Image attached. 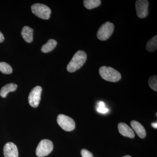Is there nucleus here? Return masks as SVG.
I'll return each instance as SVG.
<instances>
[{"label":"nucleus","instance_id":"obj_1","mask_svg":"<svg viewBox=\"0 0 157 157\" xmlns=\"http://www.w3.org/2000/svg\"><path fill=\"white\" fill-rule=\"evenodd\" d=\"M87 58L85 52L79 50L73 56L72 59L67 66V70L70 73H73L80 69L84 65Z\"/></svg>","mask_w":157,"mask_h":157},{"label":"nucleus","instance_id":"obj_2","mask_svg":"<svg viewBox=\"0 0 157 157\" xmlns=\"http://www.w3.org/2000/svg\"><path fill=\"white\" fill-rule=\"evenodd\" d=\"M99 74L101 77L107 81L116 82L121 78V73L110 67L103 66L99 69Z\"/></svg>","mask_w":157,"mask_h":157},{"label":"nucleus","instance_id":"obj_3","mask_svg":"<svg viewBox=\"0 0 157 157\" xmlns=\"http://www.w3.org/2000/svg\"><path fill=\"white\" fill-rule=\"evenodd\" d=\"M32 12L37 17L44 20L50 18L51 11L49 7L43 4L36 3L31 6Z\"/></svg>","mask_w":157,"mask_h":157},{"label":"nucleus","instance_id":"obj_4","mask_svg":"<svg viewBox=\"0 0 157 157\" xmlns=\"http://www.w3.org/2000/svg\"><path fill=\"white\" fill-rule=\"evenodd\" d=\"M53 144L51 140L44 139L39 142L36 150V154L39 157L48 155L52 151Z\"/></svg>","mask_w":157,"mask_h":157},{"label":"nucleus","instance_id":"obj_5","mask_svg":"<svg viewBox=\"0 0 157 157\" xmlns=\"http://www.w3.org/2000/svg\"><path fill=\"white\" fill-rule=\"evenodd\" d=\"M114 30V25L107 21L101 26L97 33V37L101 41H105L109 39Z\"/></svg>","mask_w":157,"mask_h":157},{"label":"nucleus","instance_id":"obj_6","mask_svg":"<svg viewBox=\"0 0 157 157\" xmlns=\"http://www.w3.org/2000/svg\"><path fill=\"white\" fill-rule=\"evenodd\" d=\"M57 121L59 126L67 132L73 131L76 126L75 121L73 119L64 114H59Z\"/></svg>","mask_w":157,"mask_h":157},{"label":"nucleus","instance_id":"obj_7","mask_svg":"<svg viewBox=\"0 0 157 157\" xmlns=\"http://www.w3.org/2000/svg\"><path fill=\"white\" fill-rule=\"evenodd\" d=\"M42 88L40 86H36L31 90L29 94V103L33 107H36L39 106L41 100Z\"/></svg>","mask_w":157,"mask_h":157},{"label":"nucleus","instance_id":"obj_8","mask_svg":"<svg viewBox=\"0 0 157 157\" xmlns=\"http://www.w3.org/2000/svg\"><path fill=\"white\" fill-rule=\"evenodd\" d=\"M149 2L147 0H137L135 3L137 16L140 18L146 17L148 15Z\"/></svg>","mask_w":157,"mask_h":157},{"label":"nucleus","instance_id":"obj_9","mask_svg":"<svg viewBox=\"0 0 157 157\" xmlns=\"http://www.w3.org/2000/svg\"><path fill=\"white\" fill-rule=\"evenodd\" d=\"M5 157H18V152L17 146L12 142H8L5 144L4 149Z\"/></svg>","mask_w":157,"mask_h":157},{"label":"nucleus","instance_id":"obj_10","mask_svg":"<svg viewBox=\"0 0 157 157\" xmlns=\"http://www.w3.org/2000/svg\"><path fill=\"white\" fill-rule=\"evenodd\" d=\"M118 128L119 133L123 136L132 138L135 137V133L133 129L126 124L120 123L118 125Z\"/></svg>","mask_w":157,"mask_h":157},{"label":"nucleus","instance_id":"obj_11","mask_svg":"<svg viewBox=\"0 0 157 157\" xmlns=\"http://www.w3.org/2000/svg\"><path fill=\"white\" fill-rule=\"evenodd\" d=\"M131 125L133 130L140 138H144L146 137V130L141 124L137 121H132L131 122Z\"/></svg>","mask_w":157,"mask_h":157},{"label":"nucleus","instance_id":"obj_12","mask_svg":"<svg viewBox=\"0 0 157 157\" xmlns=\"http://www.w3.org/2000/svg\"><path fill=\"white\" fill-rule=\"evenodd\" d=\"M33 29L28 26L23 28L21 35L23 39L28 43H31L33 41Z\"/></svg>","mask_w":157,"mask_h":157},{"label":"nucleus","instance_id":"obj_13","mask_svg":"<svg viewBox=\"0 0 157 157\" xmlns=\"http://www.w3.org/2000/svg\"><path fill=\"white\" fill-rule=\"evenodd\" d=\"M17 87V85L14 83H11L6 84L1 89L0 91V96L3 98H6L7 94L9 92L16 90Z\"/></svg>","mask_w":157,"mask_h":157},{"label":"nucleus","instance_id":"obj_14","mask_svg":"<svg viewBox=\"0 0 157 157\" xmlns=\"http://www.w3.org/2000/svg\"><path fill=\"white\" fill-rule=\"evenodd\" d=\"M57 42L54 39L48 40V42L42 46L41 51L43 53H48L53 50L56 47Z\"/></svg>","mask_w":157,"mask_h":157},{"label":"nucleus","instance_id":"obj_15","mask_svg":"<svg viewBox=\"0 0 157 157\" xmlns=\"http://www.w3.org/2000/svg\"><path fill=\"white\" fill-rule=\"evenodd\" d=\"M100 0H84L83 4L84 7L88 9H92L97 8L101 5Z\"/></svg>","mask_w":157,"mask_h":157},{"label":"nucleus","instance_id":"obj_16","mask_svg":"<svg viewBox=\"0 0 157 157\" xmlns=\"http://www.w3.org/2000/svg\"><path fill=\"white\" fill-rule=\"evenodd\" d=\"M157 48V36L156 35L150 39L147 43L146 49L150 52H152L156 50Z\"/></svg>","mask_w":157,"mask_h":157},{"label":"nucleus","instance_id":"obj_17","mask_svg":"<svg viewBox=\"0 0 157 157\" xmlns=\"http://www.w3.org/2000/svg\"><path fill=\"white\" fill-rule=\"evenodd\" d=\"M0 71L4 74H10L12 73V68L7 63L0 62Z\"/></svg>","mask_w":157,"mask_h":157},{"label":"nucleus","instance_id":"obj_18","mask_svg":"<svg viewBox=\"0 0 157 157\" xmlns=\"http://www.w3.org/2000/svg\"><path fill=\"white\" fill-rule=\"evenodd\" d=\"M148 84L151 88L155 91H157V76H153L150 77Z\"/></svg>","mask_w":157,"mask_h":157},{"label":"nucleus","instance_id":"obj_19","mask_svg":"<svg viewBox=\"0 0 157 157\" xmlns=\"http://www.w3.org/2000/svg\"><path fill=\"white\" fill-rule=\"evenodd\" d=\"M81 154L82 157H94L92 153L86 149H82V150Z\"/></svg>","mask_w":157,"mask_h":157},{"label":"nucleus","instance_id":"obj_20","mask_svg":"<svg viewBox=\"0 0 157 157\" xmlns=\"http://www.w3.org/2000/svg\"><path fill=\"white\" fill-rule=\"evenodd\" d=\"M97 111L102 113H106L108 112L109 109L107 107H97Z\"/></svg>","mask_w":157,"mask_h":157},{"label":"nucleus","instance_id":"obj_21","mask_svg":"<svg viewBox=\"0 0 157 157\" xmlns=\"http://www.w3.org/2000/svg\"><path fill=\"white\" fill-rule=\"evenodd\" d=\"M98 107H106L105 104L103 101H100L98 104Z\"/></svg>","mask_w":157,"mask_h":157},{"label":"nucleus","instance_id":"obj_22","mask_svg":"<svg viewBox=\"0 0 157 157\" xmlns=\"http://www.w3.org/2000/svg\"><path fill=\"white\" fill-rule=\"evenodd\" d=\"M5 38H4V36L2 33L0 32V43L4 41Z\"/></svg>","mask_w":157,"mask_h":157},{"label":"nucleus","instance_id":"obj_23","mask_svg":"<svg viewBox=\"0 0 157 157\" xmlns=\"http://www.w3.org/2000/svg\"><path fill=\"white\" fill-rule=\"evenodd\" d=\"M151 126L153 127L154 128L156 129L157 128V122L156 123H153L151 124Z\"/></svg>","mask_w":157,"mask_h":157},{"label":"nucleus","instance_id":"obj_24","mask_svg":"<svg viewBox=\"0 0 157 157\" xmlns=\"http://www.w3.org/2000/svg\"><path fill=\"white\" fill-rule=\"evenodd\" d=\"M123 157H132L131 156H130V155H126V156H124Z\"/></svg>","mask_w":157,"mask_h":157}]
</instances>
